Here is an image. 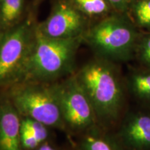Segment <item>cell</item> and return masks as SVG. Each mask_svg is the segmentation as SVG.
Listing matches in <instances>:
<instances>
[{
	"label": "cell",
	"mask_w": 150,
	"mask_h": 150,
	"mask_svg": "<svg viewBox=\"0 0 150 150\" xmlns=\"http://www.w3.org/2000/svg\"><path fill=\"white\" fill-rule=\"evenodd\" d=\"M37 150H41V149H40V148H39V149H37Z\"/></svg>",
	"instance_id": "21"
},
{
	"label": "cell",
	"mask_w": 150,
	"mask_h": 150,
	"mask_svg": "<svg viewBox=\"0 0 150 150\" xmlns=\"http://www.w3.org/2000/svg\"><path fill=\"white\" fill-rule=\"evenodd\" d=\"M51 84L65 126L86 132L100 127L93 105L74 74Z\"/></svg>",
	"instance_id": "6"
},
{
	"label": "cell",
	"mask_w": 150,
	"mask_h": 150,
	"mask_svg": "<svg viewBox=\"0 0 150 150\" xmlns=\"http://www.w3.org/2000/svg\"><path fill=\"white\" fill-rule=\"evenodd\" d=\"M89 20L70 0H56L46 19L36 23V29L42 35L51 38L83 37L90 26Z\"/></svg>",
	"instance_id": "7"
},
{
	"label": "cell",
	"mask_w": 150,
	"mask_h": 150,
	"mask_svg": "<svg viewBox=\"0 0 150 150\" xmlns=\"http://www.w3.org/2000/svg\"><path fill=\"white\" fill-rule=\"evenodd\" d=\"M127 68L124 81L129 104L150 110V70L133 63Z\"/></svg>",
	"instance_id": "10"
},
{
	"label": "cell",
	"mask_w": 150,
	"mask_h": 150,
	"mask_svg": "<svg viewBox=\"0 0 150 150\" xmlns=\"http://www.w3.org/2000/svg\"><path fill=\"white\" fill-rule=\"evenodd\" d=\"M44 0H33V7L36 8L37 6Z\"/></svg>",
	"instance_id": "20"
},
{
	"label": "cell",
	"mask_w": 150,
	"mask_h": 150,
	"mask_svg": "<svg viewBox=\"0 0 150 150\" xmlns=\"http://www.w3.org/2000/svg\"><path fill=\"white\" fill-rule=\"evenodd\" d=\"M36 23L29 15L15 27L0 33V86L22 81Z\"/></svg>",
	"instance_id": "5"
},
{
	"label": "cell",
	"mask_w": 150,
	"mask_h": 150,
	"mask_svg": "<svg viewBox=\"0 0 150 150\" xmlns=\"http://www.w3.org/2000/svg\"><path fill=\"white\" fill-rule=\"evenodd\" d=\"M127 13L140 31L150 32V0H134Z\"/></svg>",
	"instance_id": "14"
},
{
	"label": "cell",
	"mask_w": 150,
	"mask_h": 150,
	"mask_svg": "<svg viewBox=\"0 0 150 150\" xmlns=\"http://www.w3.org/2000/svg\"><path fill=\"white\" fill-rule=\"evenodd\" d=\"M132 63L150 70V32H140Z\"/></svg>",
	"instance_id": "15"
},
{
	"label": "cell",
	"mask_w": 150,
	"mask_h": 150,
	"mask_svg": "<svg viewBox=\"0 0 150 150\" xmlns=\"http://www.w3.org/2000/svg\"><path fill=\"white\" fill-rule=\"evenodd\" d=\"M79 11L88 19L102 18L114 12L107 0H70Z\"/></svg>",
	"instance_id": "13"
},
{
	"label": "cell",
	"mask_w": 150,
	"mask_h": 150,
	"mask_svg": "<svg viewBox=\"0 0 150 150\" xmlns=\"http://www.w3.org/2000/svg\"><path fill=\"white\" fill-rule=\"evenodd\" d=\"M22 147L24 149H31L37 147L40 145V142L33 136L29 131L22 128L21 126V134H20Z\"/></svg>",
	"instance_id": "17"
},
{
	"label": "cell",
	"mask_w": 150,
	"mask_h": 150,
	"mask_svg": "<svg viewBox=\"0 0 150 150\" xmlns=\"http://www.w3.org/2000/svg\"><path fill=\"white\" fill-rule=\"evenodd\" d=\"M140 32L128 14L114 11L90 24L83 41L94 56L120 65L128 64L134 59Z\"/></svg>",
	"instance_id": "3"
},
{
	"label": "cell",
	"mask_w": 150,
	"mask_h": 150,
	"mask_svg": "<svg viewBox=\"0 0 150 150\" xmlns=\"http://www.w3.org/2000/svg\"><path fill=\"white\" fill-rule=\"evenodd\" d=\"M22 127L29 131L40 143L44 142L49 136L47 126L31 118L22 119Z\"/></svg>",
	"instance_id": "16"
},
{
	"label": "cell",
	"mask_w": 150,
	"mask_h": 150,
	"mask_svg": "<svg viewBox=\"0 0 150 150\" xmlns=\"http://www.w3.org/2000/svg\"><path fill=\"white\" fill-rule=\"evenodd\" d=\"M117 127L124 150H150V110L129 104Z\"/></svg>",
	"instance_id": "8"
},
{
	"label": "cell",
	"mask_w": 150,
	"mask_h": 150,
	"mask_svg": "<svg viewBox=\"0 0 150 150\" xmlns=\"http://www.w3.org/2000/svg\"><path fill=\"white\" fill-rule=\"evenodd\" d=\"M83 37L55 39L35 33L24 65L22 81L52 83L74 72L76 54Z\"/></svg>",
	"instance_id": "2"
},
{
	"label": "cell",
	"mask_w": 150,
	"mask_h": 150,
	"mask_svg": "<svg viewBox=\"0 0 150 150\" xmlns=\"http://www.w3.org/2000/svg\"><path fill=\"white\" fill-rule=\"evenodd\" d=\"M8 98L20 116L58 129L65 127L51 83L22 81L12 86Z\"/></svg>",
	"instance_id": "4"
},
{
	"label": "cell",
	"mask_w": 150,
	"mask_h": 150,
	"mask_svg": "<svg viewBox=\"0 0 150 150\" xmlns=\"http://www.w3.org/2000/svg\"><path fill=\"white\" fill-rule=\"evenodd\" d=\"M101 127H116L129 105L120 65L94 56L74 74Z\"/></svg>",
	"instance_id": "1"
},
{
	"label": "cell",
	"mask_w": 150,
	"mask_h": 150,
	"mask_svg": "<svg viewBox=\"0 0 150 150\" xmlns=\"http://www.w3.org/2000/svg\"><path fill=\"white\" fill-rule=\"evenodd\" d=\"M101 127L88 132L81 143L82 150H124L115 135Z\"/></svg>",
	"instance_id": "12"
},
{
	"label": "cell",
	"mask_w": 150,
	"mask_h": 150,
	"mask_svg": "<svg viewBox=\"0 0 150 150\" xmlns=\"http://www.w3.org/2000/svg\"><path fill=\"white\" fill-rule=\"evenodd\" d=\"M107 1L109 2L115 12L127 13L134 0H107Z\"/></svg>",
	"instance_id": "18"
},
{
	"label": "cell",
	"mask_w": 150,
	"mask_h": 150,
	"mask_svg": "<svg viewBox=\"0 0 150 150\" xmlns=\"http://www.w3.org/2000/svg\"><path fill=\"white\" fill-rule=\"evenodd\" d=\"M40 149L41 150H55L54 148H52L51 146L49 145L48 143L43 144V145L40 147Z\"/></svg>",
	"instance_id": "19"
},
{
	"label": "cell",
	"mask_w": 150,
	"mask_h": 150,
	"mask_svg": "<svg viewBox=\"0 0 150 150\" xmlns=\"http://www.w3.org/2000/svg\"><path fill=\"white\" fill-rule=\"evenodd\" d=\"M22 119L9 98L0 102V150H22Z\"/></svg>",
	"instance_id": "9"
},
{
	"label": "cell",
	"mask_w": 150,
	"mask_h": 150,
	"mask_svg": "<svg viewBox=\"0 0 150 150\" xmlns=\"http://www.w3.org/2000/svg\"><path fill=\"white\" fill-rule=\"evenodd\" d=\"M27 0H0V33L16 27L26 18Z\"/></svg>",
	"instance_id": "11"
}]
</instances>
